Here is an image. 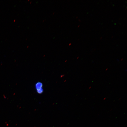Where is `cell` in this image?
<instances>
[{
  "instance_id": "7a4b0ae2",
  "label": "cell",
  "mask_w": 127,
  "mask_h": 127,
  "mask_svg": "<svg viewBox=\"0 0 127 127\" xmlns=\"http://www.w3.org/2000/svg\"><path fill=\"white\" fill-rule=\"evenodd\" d=\"M102 38V37H101V38H100V39H101V38Z\"/></svg>"
},
{
  "instance_id": "3957f363",
  "label": "cell",
  "mask_w": 127,
  "mask_h": 127,
  "mask_svg": "<svg viewBox=\"0 0 127 127\" xmlns=\"http://www.w3.org/2000/svg\"><path fill=\"white\" fill-rule=\"evenodd\" d=\"M113 37V36H112V37H111V38H112V37Z\"/></svg>"
},
{
  "instance_id": "6da1fadb",
  "label": "cell",
  "mask_w": 127,
  "mask_h": 127,
  "mask_svg": "<svg viewBox=\"0 0 127 127\" xmlns=\"http://www.w3.org/2000/svg\"><path fill=\"white\" fill-rule=\"evenodd\" d=\"M35 86L37 92L39 94L42 93L43 92L42 83L40 82H37Z\"/></svg>"
}]
</instances>
